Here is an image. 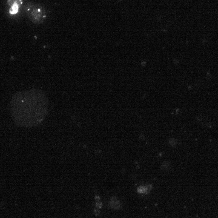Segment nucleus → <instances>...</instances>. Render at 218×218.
Masks as SVG:
<instances>
[{
  "mask_svg": "<svg viewBox=\"0 0 218 218\" xmlns=\"http://www.w3.org/2000/svg\"><path fill=\"white\" fill-rule=\"evenodd\" d=\"M14 121L21 127H36L43 122L49 110V100L41 90L32 88L14 95L10 102Z\"/></svg>",
  "mask_w": 218,
  "mask_h": 218,
  "instance_id": "nucleus-1",
  "label": "nucleus"
}]
</instances>
